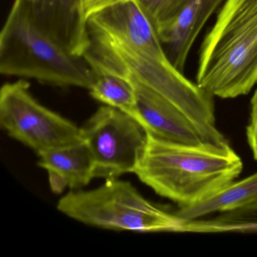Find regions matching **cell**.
<instances>
[{
  "label": "cell",
  "mask_w": 257,
  "mask_h": 257,
  "mask_svg": "<svg viewBox=\"0 0 257 257\" xmlns=\"http://www.w3.org/2000/svg\"><path fill=\"white\" fill-rule=\"evenodd\" d=\"M156 30L172 20L189 0H136Z\"/></svg>",
  "instance_id": "cell-15"
},
{
  "label": "cell",
  "mask_w": 257,
  "mask_h": 257,
  "mask_svg": "<svg viewBox=\"0 0 257 257\" xmlns=\"http://www.w3.org/2000/svg\"><path fill=\"white\" fill-rule=\"evenodd\" d=\"M132 83L136 92L139 121L149 133L182 144L208 143L192 120L174 103L145 85Z\"/></svg>",
  "instance_id": "cell-9"
},
{
  "label": "cell",
  "mask_w": 257,
  "mask_h": 257,
  "mask_svg": "<svg viewBox=\"0 0 257 257\" xmlns=\"http://www.w3.org/2000/svg\"><path fill=\"white\" fill-rule=\"evenodd\" d=\"M81 132L92 156L94 178L106 180L135 172L148 143L149 132L141 122L106 105L91 115Z\"/></svg>",
  "instance_id": "cell-7"
},
{
  "label": "cell",
  "mask_w": 257,
  "mask_h": 257,
  "mask_svg": "<svg viewBox=\"0 0 257 257\" xmlns=\"http://www.w3.org/2000/svg\"><path fill=\"white\" fill-rule=\"evenodd\" d=\"M88 31L90 45L83 57L98 76L113 75L154 90L186 114L207 142L228 144L216 126L213 96L173 65L136 0L90 15Z\"/></svg>",
  "instance_id": "cell-1"
},
{
  "label": "cell",
  "mask_w": 257,
  "mask_h": 257,
  "mask_svg": "<svg viewBox=\"0 0 257 257\" xmlns=\"http://www.w3.org/2000/svg\"><path fill=\"white\" fill-rule=\"evenodd\" d=\"M57 208L85 225L141 233L179 232L182 219L146 199L127 181L106 180L97 189L70 191Z\"/></svg>",
  "instance_id": "cell-5"
},
{
  "label": "cell",
  "mask_w": 257,
  "mask_h": 257,
  "mask_svg": "<svg viewBox=\"0 0 257 257\" xmlns=\"http://www.w3.org/2000/svg\"><path fill=\"white\" fill-rule=\"evenodd\" d=\"M257 206V172L235 181L210 199L190 207H179L174 212L183 220L198 219L212 214Z\"/></svg>",
  "instance_id": "cell-12"
},
{
  "label": "cell",
  "mask_w": 257,
  "mask_h": 257,
  "mask_svg": "<svg viewBox=\"0 0 257 257\" xmlns=\"http://www.w3.org/2000/svg\"><path fill=\"white\" fill-rule=\"evenodd\" d=\"M243 168L230 145L182 144L149 133L134 174L158 195L186 207L222 192L236 181Z\"/></svg>",
  "instance_id": "cell-2"
},
{
  "label": "cell",
  "mask_w": 257,
  "mask_h": 257,
  "mask_svg": "<svg viewBox=\"0 0 257 257\" xmlns=\"http://www.w3.org/2000/svg\"><path fill=\"white\" fill-rule=\"evenodd\" d=\"M0 125L38 156L82 142L81 127L36 100L24 79L1 88Z\"/></svg>",
  "instance_id": "cell-6"
},
{
  "label": "cell",
  "mask_w": 257,
  "mask_h": 257,
  "mask_svg": "<svg viewBox=\"0 0 257 257\" xmlns=\"http://www.w3.org/2000/svg\"><path fill=\"white\" fill-rule=\"evenodd\" d=\"M88 1H89V0H85V4H86L88 2Z\"/></svg>",
  "instance_id": "cell-18"
},
{
  "label": "cell",
  "mask_w": 257,
  "mask_h": 257,
  "mask_svg": "<svg viewBox=\"0 0 257 257\" xmlns=\"http://www.w3.org/2000/svg\"><path fill=\"white\" fill-rule=\"evenodd\" d=\"M224 2L225 0H189L172 20L156 30L168 58L182 73L197 37Z\"/></svg>",
  "instance_id": "cell-10"
},
{
  "label": "cell",
  "mask_w": 257,
  "mask_h": 257,
  "mask_svg": "<svg viewBox=\"0 0 257 257\" xmlns=\"http://www.w3.org/2000/svg\"><path fill=\"white\" fill-rule=\"evenodd\" d=\"M197 84L213 97L246 95L257 83V0H225L200 50Z\"/></svg>",
  "instance_id": "cell-3"
},
{
  "label": "cell",
  "mask_w": 257,
  "mask_h": 257,
  "mask_svg": "<svg viewBox=\"0 0 257 257\" xmlns=\"http://www.w3.org/2000/svg\"><path fill=\"white\" fill-rule=\"evenodd\" d=\"M213 217L182 220L179 232H257L256 207H241L216 213Z\"/></svg>",
  "instance_id": "cell-13"
},
{
  "label": "cell",
  "mask_w": 257,
  "mask_h": 257,
  "mask_svg": "<svg viewBox=\"0 0 257 257\" xmlns=\"http://www.w3.org/2000/svg\"><path fill=\"white\" fill-rule=\"evenodd\" d=\"M89 92L97 101L125 112L139 121L136 92L129 81L113 75H99Z\"/></svg>",
  "instance_id": "cell-14"
},
{
  "label": "cell",
  "mask_w": 257,
  "mask_h": 257,
  "mask_svg": "<svg viewBox=\"0 0 257 257\" xmlns=\"http://www.w3.org/2000/svg\"><path fill=\"white\" fill-rule=\"evenodd\" d=\"M250 104L249 121L246 129V141L254 159L257 161V89L252 95Z\"/></svg>",
  "instance_id": "cell-16"
},
{
  "label": "cell",
  "mask_w": 257,
  "mask_h": 257,
  "mask_svg": "<svg viewBox=\"0 0 257 257\" xmlns=\"http://www.w3.org/2000/svg\"><path fill=\"white\" fill-rule=\"evenodd\" d=\"M36 25L69 52L83 57L89 47L85 0H27Z\"/></svg>",
  "instance_id": "cell-8"
},
{
  "label": "cell",
  "mask_w": 257,
  "mask_h": 257,
  "mask_svg": "<svg viewBox=\"0 0 257 257\" xmlns=\"http://www.w3.org/2000/svg\"><path fill=\"white\" fill-rule=\"evenodd\" d=\"M39 157L38 165L47 172L54 193H62L67 188L81 189L94 178L92 156L83 141L45 152Z\"/></svg>",
  "instance_id": "cell-11"
},
{
  "label": "cell",
  "mask_w": 257,
  "mask_h": 257,
  "mask_svg": "<svg viewBox=\"0 0 257 257\" xmlns=\"http://www.w3.org/2000/svg\"><path fill=\"white\" fill-rule=\"evenodd\" d=\"M128 0H89L85 4V13H86L87 19L90 15L100 11L103 9L106 8L109 6L113 4H118V3L125 2Z\"/></svg>",
  "instance_id": "cell-17"
},
{
  "label": "cell",
  "mask_w": 257,
  "mask_h": 257,
  "mask_svg": "<svg viewBox=\"0 0 257 257\" xmlns=\"http://www.w3.org/2000/svg\"><path fill=\"white\" fill-rule=\"evenodd\" d=\"M0 73L57 87L89 91L98 75L33 20L27 0H15L0 34Z\"/></svg>",
  "instance_id": "cell-4"
}]
</instances>
